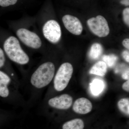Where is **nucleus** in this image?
Returning <instances> with one entry per match:
<instances>
[{
    "label": "nucleus",
    "instance_id": "nucleus-1",
    "mask_svg": "<svg viewBox=\"0 0 129 129\" xmlns=\"http://www.w3.org/2000/svg\"><path fill=\"white\" fill-rule=\"evenodd\" d=\"M56 72L55 66L53 62L50 61L44 62L32 74L30 84L36 89L45 88L53 81Z\"/></svg>",
    "mask_w": 129,
    "mask_h": 129
},
{
    "label": "nucleus",
    "instance_id": "nucleus-2",
    "mask_svg": "<svg viewBox=\"0 0 129 129\" xmlns=\"http://www.w3.org/2000/svg\"><path fill=\"white\" fill-rule=\"evenodd\" d=\"M3 49L10 60L20 65L29 62V57L21 47L18 40L14 36H10L5 41Z\"/></svg>",
    "mask_w": 129,
    "mask_h": 129
},
{
    "label": "nucleus",
    "instance_id": "nucleus-3",
    "mask_svg": "<svg viewBox=\"0 0 129 129\" xmlns=\"http://www.w3.org/2000/svg\"><path fill=\"white\" fill-rule=\"evenodd\" d=\"M73 73V68L69 62L62 63L56 72L53 80V88L56 91L63 90L68 86Z\"/></svg>",
    "mask_w": 129,
    "mask_h": 129
},
{
    "label": "nucleus",
    "instance_id": "nucleus-4",
    "mask_svg": "<svg viewBox=\"0 0 129 129\" xmlns=\"http://www.w3.org/2000/svg\"><path fill=\"white\" fill-rule=\"evenodd\" d=\"M16 35L21 42L29 48L38 49L42 46V42L39 36L27 29H18L16 31Z\"/></svg>",
    "mask_w": 129,
    "mask_h": 129
},
{
    "label": "nucleus",
    "instance_id": "nucleus-5",
    "mask_svg": "<svg viewBox=\"0 0 129 129\" xmlns=\"http://www.w3.org/2000/svg\"><path fill=\"white\" fill-rule=\"evenodd\" d=\"M44 37L48 41L56 44L61 37V30L60 24L56 20L50 19L47 21L42 28Z\"/></svg>",
    "mask_w": 129,
    "mask_h": 129
},
{
    "label": "nucleus",
    "instance_id": "nucleus-6",
    "mask_svg": "<svg viewBox=\"0 0 129 129\" xmlns=\"http://www.w3.org/2000/svg\"><path fill=\"white\" fill-rule=\"evenodd\" d=\"M87 24L91 31L98 37H106L109 34L108 23L103 16L99 15L89 19L87 21Z\"/></svg>",
    "mask_w": 129,
    "mask_h": 129
},
{
    "label": "nucleus",
    "instance_id": "nucleus-7",
    "mask_svg": "<svg viewBox=\"0 0 129 129\" xmlns=\"http://www.w3.org/2000/svg\"><path fill=\"white\" fill-rule=\"evenodd\" d=\"M73 103V98L69 94H62L50 98L47 104L49 107L59 110H67L70 108Z\"/></svg>",
    "mask_w": 129,
    "mask_h": 129
},
{
    "label": "nucleus",
    "instance_id": "nucleus-8",
    "mask_svg": "<svg viewBox=\"0 0 129 129\" xmlns=\"http://www.w3.org/2000/svg\"><path fill=\"white\" fill-rule=\"evenodd\" d=\"M62 21L65 28L73 34L79 35L83 30L82 24L78 18L69 14L64 15Z\"/></svg>",
    "mask_w": 129,
    "mask_h": 129
},
{
    "label": "nucleus",
    "instance_id": "nucleus-9",
    "mask_svg": "<svg viewBox=\"0 0 129 129\" xmlns=\"http://www.w3.org/2000/svg\"><path fill=\"white\" fill-rule=\"evenodd\" d=\"M92 109V103L85 98H80L76 99L73 104V110L79 114H86L89 113Z\"/></svg>",
    "mask_w": 129,
    "mask_h": 129
},
{
    "label": "nucleus",
    "instance_id": "nucleus-10",
    "mask_svg": "<svg viewBox=\"0 0 129 129\" xmlns=\"http://www.w3.org/2000/svg\"><path fill=\"white\" fill-rule=\"evenodd\" d=\"M11 79L5 72L0 71V96L3 98H7L10 95L9 86Z\"/></svg>",
    "mask_w": 129,
    "mask_h": 129
},
{
    "label": "nucleus",
    "instance_id": "nucleus-11",
    "mask_svg": "<svg viewBox=\"0 0 129 129\" xmlns=\"http://www.w3.org/2000/svg\"><path fill=\"white\" fill-rule=\"evenodd\" d=\"M105 88L104 81L99 79H95L90 84V90L93 95L98 96L102 92Z\"/></svg>",
    "mask_w": 129,
    "mask_h": 129
},
{
    "label": "nucleus",
    "instance_id": "nucleus-12",
    "mask_svg": "<svg viewBox=\"0 0 129 129\" xmlns=\"http://www.w3.org/2000/svg\"><path fill=\"white\" fill-rule=\"evenodd\" d=\"M107 71V65L104 61H100L97 62L91 68L90 73L98 76H104Z\"/></svg>",
    "mask_w": 129,
    "mask_h": 129
},
{
    "label": "nucleus",
    "instance_id": "nucleus-13",
    "mask_svg": "<svg viewBox=\"0 0 129 129\" xmlns=\"http://www.w3.org/2000/svg\"><path fill=\"white\" fill-rule=\"evenodd\" d=\"M84 123L82 119L76 118L64 123L62 125V129H83Z\"/></svg>",
    "mask_w": 129,
    "mask_h": 129
},
{
    "label": "nucleus",
    "instance_id": "nucleus-14",
    "mask_svg": "<svg viewBox=\"0 0 129 129\" xmlns=\"http://www.w3.org/2000/svg\"><path fill=\"white\" fill-rule=\"evenodd\" d=\"M103 52L102 46L98 43H95L91 47L89 56L91 58L94 60L97 59Z\"/></svg>",
    "mask_w": 129,
    "mask_h": 129
},
{
    "label": "nucleus",
    "instance_id": "nucleus-15",
    "mask_svg": "<svg viewBox=\"0 0 129 129\" xmlns=\"http://www.w3.org/2000/svg\"><path fill=\"white\" fill-rule=\"evenodd\" d=\"M117 106L119 109L125 115L129 116V99L122 98L118 102Z\"/></svg>",
    "mask_w": 129,
    "mask_h": 129
},
{
    "label": "nucleus",
    "instance_id": "nucleus-16",
    "mask_svg": "<svg viewBox=\"0 0 129 129\" xmlns=\"http://www.w3.org/2000/svg\"><path fill=\"white\" fill-rule=\"evenodd\" d=\"M117 59V57L114 55H104L103 57V60L109 67H113L115 64Z\"/></svg>",
    "mask_w": 129,
    "mask_h": 129
},
{
    "label": "nucleus",
    "instance_id": "nucleus-17",
    "mask_svg": "<svg viewBox=\"0 0 129 129\" xmlns=\"http://www.w3.org/2000/svg\"><path fill=\"white\" fill-rule=\"evenodd\" d=\"M19 0H0L1 7L7 8L16 5Z\"/></svg>",
    "mask_w": 129,
    "mask_h": 129
},
{
    "label": "nucleus",
    "instance_id": "nucleus-18",
    "mask_svg": "<svg viewBox=\"0 0 129 129\" xmlns=\"http://www.w3.org/2000/svg\"><path fill=\"white\" fill-rule=\"evenodd\" d=\"M123 15L125 23L129 27V8H125L123 10Z\"/></svg>",
    "mask_w": 129,
    "mask_h": 129
},
{
    "label": "nucleus",
    "instance_id": "nucleus-19",
    "mask_svg": "<svg viewBox=\"0 0 129 129\" xmlns=\"http://www.w3.org/2000/svg\"><path fill=\"white\" fill-rule=\"evenodd\" d=\"M5 51L2 48H0V68L1 69L4 67L6 62Z\"/></svg>",
    "mask_w": 129,
    "mask_h": 129
},
{
    "label": "nucleus",
    "instance_id": "nucleus-20",
    "mask_svg": "<svg viewBox=\"0 0 129 129\" xmlns=\"http://www.w3.org/2000/svg\"><path fill=\"white\" fill-rule=\"evenodd\" d=\"M122 78L125 80L129 79V68L125 70L122 74Z\"/></svg>",
    "mask_w": 129,
    "mask_h": 129
},
{
    "label": "nucleus",
    "instance_id": "nucleus-21",
    "mask_svg": "<svg viewBox=\"0 0 129 129\" xmlns=\"http://www.w3.org/2000/svg\"><path fill=\"white\" fill-rule=\"evenodd\" d=\"M122 88L125 91L129 92V79L123 83L122 85Z\"/></svg>",
    "mask_w": 129,
    "mask_h": 129
},
{
    "label": "nucleus",
    "instance_id": "nucleus-22",
    "mask_svg": "<svg viewBox=\"0 0 129 129\" xmlns=\"http://www.w3.org/2000/svg\"><path fill=\"white\" fill-rule=\"evenodd\" d=\"M122 56L126 61L129 63V52L125 51L122 53Z\"/></svg>",
    "mask_w": 129,
    "mask_h": 129
},
{
    "label": "nucleus",
    "instance_id": "nucleus-23",
    "mask_svg": "<svg viewBox=\"0 0 129 129\" xmlns=\"http://www.w3.org/2000/svg\"><path fill=\"white\" fill-rule=\"evenodd\" d=\"M122 44L124 47L129 50V39H125L124 40Z\"/></svg>",
    "mask_w": 129,
    "mask_h": 129
},
{
    "label": "nucleus",
    "instance_id": "nucleus-24",
    "mask_svg": "<svg viewBox=\"0 0 129 129\" xmlns=\"http://www.w3.org/2000/svg\"><path fill=\"white\" fill-rule=\"evenodd\" d=\"M120 3L125 6H129V0H122Z\"/></svg>",
    "mask_w": 129,
    "mask_h": 129
}]
</instances>
